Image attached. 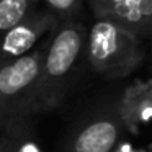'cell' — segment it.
<instances>
[{
	"label": "cell",
	"mask_w": 152,
	"mask_h": 152,
	"mask_svg": "<svg viewBox=\"0 0 152 152\" xmlns=\"http://www.w3.org/2000/svg\"><path fill=\"white\" fill-rule=\"evenodd\" d=\"M57 23L59 20L48 8H33L23 20L0 34V66L33 51Z\"/></svg>",
	"instance_id": "cell-4"
},
{
	"label": "cell",
	"mask_w": 152,
	"mask_h": 152,
	"mask_svg": "<svg viewBox=\"0 0 152 152\" xmlns=\"http://www.w3.org/2000/svg\"><path fill=\"white\" fill-rule=\"evenodd\" d=\"M118 116H100L85 124L72 142V152H111L119 139Z\"/></svg>",
	"instance_id": "cell-7"
},
{
	"label": "cell",
	"mask_w": 152,
	"mask_h": 152,
	"mask_svg": "<svg viewBox=\"0 0 152 152\" xmlns=\"http://www.w3.org/2000/svg\"><path fill=\"white\" fill-rule=\"evenodd\" d=\"M111 152H147V151H144V149H136L129 144H121L118 147H115Z\"/></svg>",
	"instance_id": "cell-10"
},
{
	"label": "cell",
	"mask_w": 152,
	"mask_h": 152,
	"mask_svg": "<svg viewBox=\"0 0 152 152\" xmlns=\"http://www.w3.org/2000/svg\"><path fill=\"white\" fill-rule=\"evenodd\" d=\"M85 57L98 75L124 79L144 62V39L115 21L95 20L87 31Z\"/></svg>",
	"instance_id": "cell-2"
},
{
	"label": "cell",
	"mask_w": 152,
	"mask_h": 152,
	"mask_svg": "<svg viewBox=\"0 0 152 152\" xmlns=\"http://www.w3.org/2000/svg\"><path fill=\"white\" fill-rule=\"evenodd\" d=\"M59 21L79 20L85 0H39Z\"/></svg>",
	"instance_id": "cell-9"
},
{
	"label": "cell",
	"mask_w": 152,
	"mask_h": 152,
	"mask_svg": "<svg viewBox=\"0 0 152 152\" xmlns=\"http://www.w3.org/2000/svg\"><path fill=\"white\" fill-rule=\"evenodd\" d=\"M0 152H4V147H2V145H0Z\"/></svg>",
	"instance_id": "cell-13"
},
{
	"label": "cell",
	"mask_w": 152,
	"mask_h": 152,
	"mask_svg": "<svg viewBox=\"0 0 152 152\" xmlns=\"http://www.w3.org/2000/svg\"><path fill=\"white\" fill-rule=\"evenodd\" d=\"M87 30L79 20L59 21L48 39L38 80L34 111L59 105L85 56Z\"/></svg>",
	"instance_id": "cell-1"
},
{
	"label": "cell",
	"mask_w": 152,
	"mask_h": 152,
	"mask_svg": "<svg viewBox=\"0 0 152 152\" xmlns=\"http://www.w3.org/2000/svg\"><path fill=\"white\" fill-rule=\"evenodd\" d=\"M4 118V113H2V102H0V119Z\"/></svg>",
	"instance_id": "cell-12"
},
{
	"label": "cell",
	"mask_w": 152,
	"mask_h": 152,
	"mask_svg": "<svg viewBox=\"0 0 152 152\" xmlns=\"http://www.w3.org/2000/svg\"><path fill=\"white\" fill-rule=\"evenodd\" d=\"M20 152H39V151H38L36 145H33V144H26V145L23 147V151H20Z\"/></svg>",
	"instance_id": "cell-11"
},
{
	"label": "cell",
	"mask_w": 152,
	"mask_h": 152,
	"mask_svg": "<svg viewBox=\"0 0 152 152\" xmlns=\"http://www.w3.org/2000/svg\"><path fill=\"white\" fill-rule=\"evenodd\" d=\"M95 20H110L147 39L152 26V0H85Z\"/></svg>",
	"instance_id": "cell-5"
},
{
	"label": "cell",
	"mask_w": 152,
	"mask_h": 152,
	"mask_svg": "<svg viewBox=\"0 0 152 152\" xmlns=\"http://www.w3.org/2000/svg\"><path fill=\"white\" fill-rule=\"evenodd\" d=\"M38 4L39 0H0V34L23 20Z\"/></svg>",
	"instance_id": "cell-8"
},
{
	"label": "cell",
	"mask_w": 152,
	"mask_h": 152,
	"mask_svg": "<svg viewBox=\"0 0 152 152\" xmlns=\"http://www.w3.org/2000/svg\"><path fill=\"white\" fill-rule=\"evenodd\" d=\"M152 115V82L136 80L126 87L116 105V116L131 132L147 128Z\"/></svg>",
	"instance_id": "cell-6"
},
{
	"label": "cell",
	"mask_w": 152,
	"mask_h": 152,
	"mask_svg": "<svg viewBox=\"0 0 152 152\" xmlns=\"http://www.w3.org/2000/svg\"><path fill=\"white\" fill-rule=\"evenodd\" d=\"M46 44L36 46L25 56L0 66V102L4 118L34 111V98Z\"/></svg>",
	"instance_id": "cell-3"
}]
</instances>
